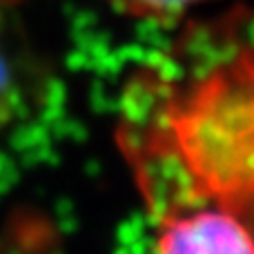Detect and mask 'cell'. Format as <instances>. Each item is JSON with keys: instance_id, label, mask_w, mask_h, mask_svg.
<instances>
[{"instance_id": "obj_1", "label": "cell", "mask_w": 254, "mask_h": 254, "mask_svg": "<svg viewBox=\"0 0 254 254\" xmlns=\"http://www.w3.org/2000/svg\"><path fill=\"white\" fill-rule=\"evenodd\" d=\"M121 112L119 145L147 214L214 205L254 228V36L181 78L138 74Z\"/></svg>"}, {"instance_id": "obj_2", "label": "cell", "mask_w": 254, "mask_h": 254, "mask_svg": "<svg viewBox=\"0 0 254 254\" xmlns=\"http://www.w3.org/2000/svg\"><path fill=\"white\" fill-rule=\"evenodd\" d=\"M152 216V254H254V228L214 205H183Z\"/></svg>"}, {"instance_id": "obj_3", "label": "cell", "mask_w": 254, "mask_h": 254, "mask_svg": "<svg viewBox=\"0 0 254 254\" xmlns=\"http://www.w3.org/2000/svg\"><path fill=\"white\" fill-rule=\"evenodd\" d=\"M25 43L16 27V0H0V129L18 119L29 96Z\"/></svg>"}, {"instance_id": "obj_4", "label": "cell", "mask_w": 254, "mask_h": 254, "mask_svg": "<svg viewBox=\"0 0 254 254\" xmlns=\"http://www.w3.org/2000/svg\"><path fill=\"white\" fill-rule=\"evenodd\" d=\"M114 13L127 20L154 27H176L203 4L214 0H103Z\"/></svg>"}]
</instances>
